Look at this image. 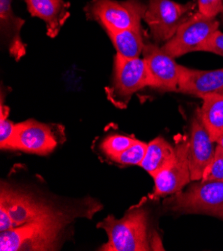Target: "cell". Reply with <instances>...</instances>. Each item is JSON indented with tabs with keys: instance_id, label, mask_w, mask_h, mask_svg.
Returning a JSON list of instances; mask_svg holds the SVG:
<instances>
[{
	"instance_id": "1",
	"label": "cell",
	"mask_w": 223,
	"mask_h": 251,
	"mask_svg": "<svg viewBox=\"0 0 223 251\" xmlns=\"http://www.w3.org/2000/svg\"><path fill=\"white\" fill-rule=\"evenodd\" d=\"M98 228L106 231L108 241L99 250L104 251H148L155 249L150 237L148 212L144 208H132L120 219L108 215Z\"/></svg>"
},
{
	"instance_id": "2",
	"label": "cell",
	"mask_w": 223,
	"mask_h": 251,
	"mask_svg": "<svg viewBox=\"0 0 223 251\" xmlns=\"http://www.w3.org/2000/svg\"><path fill=\"white\" fill-rule=\"evenodd\" d=\"M69 220L68 215L56 211L47 217L0 231V250H54L58 236Z\"/></svg>"
},
{
	"instance_id": "3",
	"label": "cell",
	"mask_w": 223,
	"mask_h": 251,
	"mask_svg": "<svg viewBox=\"0 0 223 251\" xmlns=\"http://www.w3.org/2000/svg\"><path fill=\"white\" fill-rule=\"evenodd\" d=\"M164 205L179 213L207 214L223 220V181H199L167 198Z\"/></svg>"
},
{
	"instance_id": "4",
	"label": "cell",
	"mask_w": 223,
	"mask_h": 251,
	"mask_svg": "<svg viewBox=\"0 0 223 251\" xmlns=\"http://www.w3.org/2000/svg\"><path fill=\"white\" fill-rule=\"evenodd\" d=\"M146 6L140 0H91L85 12L88 18L100 23L109 33L140 27Z\"/></svg>"
},
{
	"instance_id": "5",
	"label": "cell",
	"mask_w": 223,
	"mask_h": 251,
	"mask_svg": "<svg viewBox=\"0 0 223 251\" xmlns=\"http://www.w3.org/2000/svg\"><path fill=\"white\" fill-rule=\"evenodd\" d=\"M48 205L38 202L30 195L1 186L0 194V231L9 230L55 213Z\"/></svg>"
},
{
	"instance_id": "6",
	"label": "cell",
	"mask_w": 223,
	"mask_h": 251,
	"mask_svg": "<svg viewBox=\"0 0 223 251\" xmlns=\"http://www.w3.org/2000/svg\"><path fill=\"white\" fill-rule=\"evenodd\" d=\"M194 3H177L172 0H149L143 20L150 28L155 43H165L193 14Z\"/></svg>"
},
{
	"instance_id": "7",
	"label": "cell",
	"mask_w": 223,
	"mask_h": 251,
	"mask_svg": "<svg viewBox=\"0 0 223 251\" xmlns=\"http://www.w3.org/2000/svg\"><path fill=\"white\" fill-rule=\"evenodd\" d=\"M16 128L13 149L26 153L47 155L65 140L64 128L59 124L28 119L16 123Z\"/></svg>"
},
{
	"instance_id": "8",
	"label": "cell",
	"mask_w": 223,
	"mask_h": 251,
	"mask_svg": "<svg viewBox=\"0 0 223 251\" xmlns=\"http://www.w3.org/2000/svg\"><path fill=\"white\" fill-rule=\"evenodd\" d=\"M145 87H148V76L143 58L126 59L116 55L113 81L107 89L110 101L118 107L126 106L131 96Z\"/></svg>"
},
{
	"instance_id": "9",
	"label": "cell",
	"mask_w": 223,
	"mask_h": 251,
	"mask_svg": "<svg viewBox=\"0 0 223 251\" xmlns=\"http://www.w3.org/2000/svg\"><path fill=\"white\" fill-rule=\"evenodd\" d=\"M218 27L219 22L216 18L207 17L197 12L187 19L161 48L173 58L199 51L201 45L218 30Z\"/></svg>"
},
{
	"instance_id": "10",
	"label": "cell",
	"mask_w": 223,
	"mask_h": 251,
	"mask_svg": "<svg viewBox=\"0 0 223 251\" xmlns=\"http://www.w3.org/2000/svg\"><path fill=\"white\" fill-rule=\"evenodd\" d=\"M148 87L162 91H177L180 66L156 43L145 42L143 47Z\"/></svg>"
},
{
	"instance_id": "11",
	"label": "cell",
	"mask_w": 223,
	"mask_h": 251,
	"mask_svg": "<svg viewBox=\"0 0 223 251\" xmlns=\"http://www.w3.org/2000/svg\"><path fill=\"white\" fill-rule=\"evenodd\" d=\"M176 156L172 164L154 177L155 197L175 194L191 181L189 168V139L179 136L175 144Z\"/></svg>"
},
{
	"instance_id": "12",
	"label": "cell",
	"mask_w": 223,
	"mask_h": 251,
	"mask_svg": "<svg viewBox=\"0 0 223 251\" xmlns=\"http://www.w3.org/2000/svg\"><path fill=\"white\" fill-rule=\"evenodd\" d=\"M213 142L198 109L191 121L189 137L188 157L191 181L201 180L205 168L212 161L215 153Z\"/></svg>"
},
{
	"instance_id": "13",
	"label": "cell",
	"mask_w": 223,
	"mask_h": 251,
	"mask_svg": "<svg viewBox=\"0 0 223 251\" xmlns=\"http://www.w3.org/2000/svg\"><path fill=\"white\" fill-rule=\"evenodd\" d=\"M177 91L200 98L210 94H223V68L197 70L181 65Z\"/></svg>"
},
{
	"instance_id": "14",
	"label": "cell",
	"mask_w": 223,
	"mask_h": 251,
	"mask_svg": "<svg viewBox=\"0 0 223 251\" xmlns=\"http://www.w3.org/2000/svg\"><path fill=\"white\" fill-rule=\"evenodd\" d=\"M28 12L42 19L46 24L47 35L55 37L70 16V3L65 0H24Z\"/></svg>"
},
{
	"instance_id": "15",
	"label": "cell",
	"mask_w": 223,
	"mask_h": 251,
	"mask_svg": "<svg viewBox=\"0 0 223 251\" xmlns=\"http://www.w3.org/2000/svg\"><path fill=\"white\" fill-rule=\"evenodd\" d=\"M24 20L14 13L12 0H0V29L9 54L19 60L25 55L26 47L21 38Z\"/></svg>"
},
{
	"instance_id": "16",
	"label": "cell",
	"mask_w": 223,
	"mask_h": 251,
	"mask_svg": "<svg viewBox=\"0 0 223 251\" xmlns=\"http://www.w3.org/2000/svg\"><path fill=\"white\" fill-rule=\"evenodd\" d=\"M175 156V147H173L164 138L156 137L148 143L145 157L140 166L154 178L172 164Z\"/></svg>"
},
{
	"instance_id": "17",
	"label": "cell",
	"mask_w": 223,
	"mask_h": 251,
	"mask_svg": "<svg viewBox=\"0 0 223 251\" xmlns=\"http://www.w3.org/2000/svg\"><path fill=\"white\" fill-rule=\"evenodd\" d=\"M108 35L116 49V55L126 59L140 57L145 44L141 26L109 32Z\"/></svg>"
},
{
	"instance_id": "18",
	"label": "cell",
	"mask_w": 223,
	"mask_h": 251,
	"mask_svg": "<svg viewBox=\"0 0 223 251\" xmlns=\"http://www.w3.org/2000/svg\"><path fill=\"white\" fill-rule=\"evenodd\" d=\"M200 116L211 139L216 142L223 135V94L206 95Z\"/></svg>"
},
{
	"instance_id": "19",
	"label": "cell",
	"mask_w": 223,
	"mask_h": 251,
	"mask_svg": "<svg viewBox=\"0 0 223 251\" xmlns=\"http://www.w3.org/2000/svg\"><path fill=\"white\" fill-rule=\"evenodd\" d=\"M136 141V138L127 135H109L103 139L101 143V149L104 154L107 155L109 159H111L112 157L125 151L128 147H130Z\"/></svg>"
},
{
	"instance_id": "20",
	"label": "cell",
	"mask_w": 223,
	"mask_h": 251,
	"mask_svg": "<svg viewBox=\"0 0 223 251\" xmlns=\"http://www.w3.org/2000/svg\"><path fill=\"white\" fill-rule=\"evenodd\" d=\"M0 147L1 149H13L16 137V123L8 119L9 109L5 105H1L0 110Z\"/></svg>"
},
{
	"instance_id": "21",
	"label": "cell",
	"mask_w": 223,
	"mask_h": 251,
	"mask_svg": "<svg viewBox=\"0 0 223 251\" xmlns=\"http://www.w3.org/2000/svg\"><path fill=\"white\" fill-rule=\"evenodd\" d=\"M148 143L137 139L125 151L112 157L110 160L122 165H140L145 157Z\"/></svg>"
},
{
	"instance_id": "22",
	"label": "cell",
	"mask_w": 223,
	"mask_h": 251,
	"mask_svg": "<svg viewBox=\"0 0 223 251\" xmlns=\"http://www.w3.org/2000/svg\"><path fill=\"white\" fill-rule=\"evenodd\" d=\"M201 181H223V149L219 145L215 148L212 161L203 172Z\"/></svg>"
},
{
	"instance_id": "23",
	"label": "cell",
	"mask_w": 223,
	"mask_h": 251,
	"mask_svg": "<svg viewBox=\"0 0 223 251\" xmlns=\"http://www.w3.org/2000/svg\"><path fill=\"white\" fill-rule=\"evenodd\" d=\"M198 12L200 14L216 18L223 10V0H197Z\"/></svg>"
},
{
	"instance_id": "24",
	"label": "cell",
	"mask_w": 223,
	"mask_h": 251,
	"mask_svg": "<svg viewBox=\"0 0 223 251\" xmlns=\"http://www.w3.org/2000/svg\"><path fill=\"white\" fill-rule=\"evenodd\" d=\"M199 51H206L223 56V32L216 30L200 47Z\"/></svg>"
},
{
	"instance_id": "25",
	"label": "cell",
	"mask_w": 223,
	"mask_h": 251,
	"mask_svg": "<svg viewBox=\"0 0 223 251\" xmlns=\"http://www.w3.org/2000/svg\"><path fill=\"white\" fill-rule=\"evenodd\" d=\"M216 142H217V144H218L220 147H222V149H223V135H222Z\"/></svg>"
},
{
	"instance_id": "26",
	"label": "cell",
	"mask_w": 223,
	"mask_h": 251,
	"mask_svg": "<svg viewBox=\"0 0 223 251\" xmlns=\"http://www.w3.org/2000/svg\"><path fill=\"white\" fill-rule=\"evenodd\" d=\"M221 16H222V19H223V10H222V12H221Z\"/></svg>"
}]
</instances>
